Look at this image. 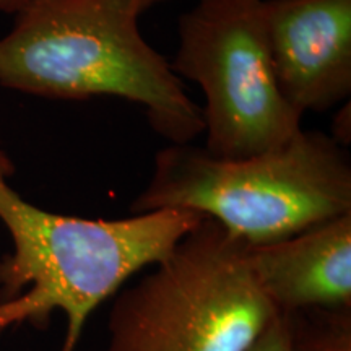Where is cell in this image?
<instances>
[{
	"label": "cell",
	"mask_w": 351,
	"mask_h": 351,
	"mask_svg": "<svg viewBox=\"0 0 351 351\" xmlns=\"http://www.w3.org/2000/svg\"><path fill=\"white\" fill-rule=\"evenodd\" d=\"M0 152V221L13 251L0 261V335L21 326L46 328L56 311L67 320L60 351H75L90 315L138 271L163 261L202 221L187 210H155L117 219L51 213L8 182Z\"/></svg>",
	"instance_id": "6da1fadb"
},
{
	"label": "cell",
	"mask_w": 351,
	"mask_h": 351,
	"mask_svg": "<svg viewBox=\"0 0 351 351\" xmlns=\"http://www.w3.org/2000/svg\"><path fill=\"white\" fill-rule=\"evenodd\" d=\"M0 85L54 99L132 101L173 145L205 130L202 108L119 0H32L0 39Z\"/></svg>",
	"instance_id": "7a4b0ae2"
},
{
	"label": "cell",
	"mask_w": 351,
	"mask_h": 351,
	"mask_svg": "<svg viewBox=\"0 0 351 351\" xmlns=\"http://www.w3.org/2000/svg\"><path fill=\"white\" fill-rule=\"evenodd\" d=\"M187 210L221 225L249 247L287 239L351 213V161L332 135L302 129L282 147L218 158L194 145L155 156L134 215Z\"/></svg>",
	"instance_id": "3957f363"
},
{
	"label": "cell",
	"mask_w": 351,
	"mask_h": 351,
	"mask_svg": "<svg viewBox=\"0 0 351 351\" xmlns=\"http://www.w3.org/2000/svg\"><path fill=\"white\" fill-rule=\"evenodd\" d=\"M278 314L254 275L249 245L202 218L117 293L106 351H247Z\"/></svg>",
	"instance_id": "277c9868"
},
{
	"label": "cell",
	"mask_w": 351,
	"mask_h": 351,
	"mask_svg": "<svg viewBox=\"0 0 351 351\" xmlns=\"http://www.w3.org/2000/svg\"><path fill=\"white\" fill-rule=\"evenodd\" d=\"M171 69L205 95V150L244 158L274 150L302 130V116L275 77L263 0H199L182 13Z\"/></svg>",
	"instance_id": "5b68a950"
},
{
	"label": "cell",
	"mask_w": 351,
	"mask_h": 351,
	"mask_svg": "<svg viewBox=\"0 0 351 351\" xmlns=\"http://www.w3.org/2000/svg\"><path fill=\"white\" fill-rule=\"evenodd\" d=\"M280 91L301 116L351 93V0H263Z\"/></svg>",
	"instance_id": "8992f818"
},
{
	"label": "cell",
	"mask_w": 351,
	"mask_h": 351,
	"mask_svg": "<svg viewBox=\"0 0 351 351\" xmlns=\"http://www.w3.org/2000/svg\"><path fill=\"white\" fill-rule=\"evenodd\" d=\"M249 262L278 313L351 307V213L249 247Z\"/></svg>",
	"instance_id": "52a82bcc"
},
{
	"label": "cell",
	"mask_w": 351,
	"mask_h": 351,
	"mask_svg": "<svg viewBox=\"0 0 351 351\" xmlns=\"http://www.w3.org/2000/svg\"><path fill=\"white\" fill-rule=\"evenodd\" d=\"M287 317L291 351H351V307H314Z\"/></svg>",
	"instance_id": "ba28073f"
},
{
	"label": "cell",
	"mask_w": 351,
	"mask_h": 351,
	"mask_svg": "<svg viewBox=\"0 0 351 351\" xmlns=\"http://www.w3.org/2000/svg\"><path fill=\"white\" fill-rule=\"evenodd\" d=\"M247 351H291L287 314L276 315Z\"/></svg>",
	"instance_id": "9c48e42d"
},
{
	"label": "cell",
	"mask_w": 351,
	"mask_h": 351,
	"mask_svg": "<svg viewBox=\"0 0 351 351\" xmlns=\"http://www.w3.org/2000/svg\"><path fill=\"white\" fill-rule=\"evenodd\" d=\"M119 2L125 3V5L129 7L130 10H134L140 16L145 10H148V8L155 7L156 3L166 2V0H119Z\"/></svg>",
	"instance_id": "30bf717a"
},
{
	"label": "cell",
	"mask_w": 351,
	"mask_h": 351,
	"mask_svg": "<svg viewBox=\"0 0 351 351\" xmlns=\"http://www.w3.org/2000/svg\"><path fill=\"white\" fill-rule=\"evenodd\" d=\"M32 3V0H0V10L20 13Z\"/></svg>",
	"instance_id": "8fae6325"
}]
</instances>
